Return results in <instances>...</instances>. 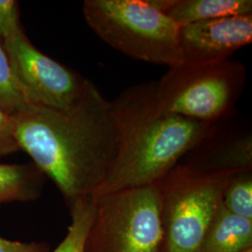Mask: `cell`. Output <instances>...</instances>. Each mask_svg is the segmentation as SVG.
<instances>
[{"label": "cell", "instance_id": "cell-1", "mask_svg": "<svg viewBox=\"0 0 252 252\" xmlns=\"http://www.w3.org/2000/svg\"><path fill=\"white\" fill-rule=\"evenodd\" d=\"M12 117L20 150L54 181L68 208L94 195L115 159L119 134L111 101L92 81L69 110L27 105Z\"/></svg>", "mask_w": 252, "mask_h": 252}, {"label": "cell", "instance_id": "cell-2", "mask_svg": "<svg viewBox=\"0 0 252 252\" xmlns=\"http://www.w3.org/2000/svg\"><path fill=\"white\" fill-rule=\"evenodd\" d=\"M119 134L115 159L94 195L157 183L214 135L207 125L162 109L155 82L132 86L111 101Z\"/></svg>", "mask_w": 252, "mask_h": 252}, {"label": "cell", "instance_id": "cell-3", "mask_svg": "<svg viewBox=\"0 0 252 252\" xmlns=\"http://www.w3.org/2000/svg\"><path fill=\"white\" fill-rule=\"evenodd\" d=\"M86 23L108 45L136 60L181 63L180 27L147 0H85Z\"/></svg>", "mask_w": 252, "mask_h": 252}, {"label": "cell", "instance_id": "cell-4", "mask_svg": "<svg viewBox=\"0 0 252 252\" xmlns=\"http://www.w3.org/2000/svg\"><path fill=\"white\" fill-rule=\"evenodd\" d=\"M93 196L95 211L84 252H160V181Z\"/></svg>", "mask_w": 252, "mask_h": 252}, {"label": "cell", "instance_id": "cell-5", "mask_svg": "<svg viewBox=\"0 0 252 252\" xmlns=\"http://www.w3.org/2000/svg\"><path fill=\"white\" fill-rule=\"evenodd\" d=\"M234 174L194 171L179 163L160 181V252H199Z\"/></svg>", "mask_w": 252, "mask_h": 252}, {"label": "cell", "instance_id": "cell-6", "mask_svg": "<svg viewBox=\"0 0 252 252\" xmlns=\"http://www.w3.org/2000/svg\"><path fill=\"white\" fill-rule=\"evenodd\" d=\"M247 79L243 63L225 60L180 63L155 82L158 105L164 110L207 125H219L234 111Z\"/></svg>", "mask_w": 252, "mask_h": 252}, {"label": "cell", "instance_id": "cell-7", "mask_svg": "<svg viewBox=\"0 0 252 252\" xmlns=\"http://www.w3.org/2000/svg\"><path fill=\"white\" fill-rule=\"evenodd\" d=\"M1 44L16 86L28 105L69 110L81 102L90 81L40 52L24 29Z\"/></svg>", "mask_w": 252, "mask_h": 252}, {"label": "cell", "instance_id": "cell-8", "mask_svg": "<svg viewBox=\"0 0 252 252\" xmlns=\"http://www.w3.org/2000/svg\"><path fill=\"white\" fill-rule=\"evenodd\" d=\"M252 41V14L203 21L180 27L182 64L199 65L228 60Z\"/></svg>", "mask_w": 252, "mask_h": 252}, {"label": "cell", "instance_id": "cell-9", "mask_svg": "<svg viewBox=\"0 0 252 252\" xmlns=\"http://www.w3.org/2000/svg\"><path fill=\"white\" fill-rule=\"evenodd\" d=\"M218 129L214 135L189 153H192L191 158L183 165L203 173H238L252 170L251 133L220 139L217 135Z\"/></svg>", "mask_w": 252, "mask_h": 252}, {"label": "cell", "instance_id": "cell-10", "mask_svg": "<svg viewBox=\"0 0 252 252\" xmlns=\"http://www.w3.org/2000/svg\"><path fill=\"white\" fill-rule=\"evenodd\" d=\"M252 249V220L230 212L222 202L199 252H244Z\"/></svg>", "mask_w": 252, "mask_h": 252}, {"label": "cell", "instance_id": "cell-11", "mask_svg": "<svg viewBox=\"0 0 252 252\" xmlns=\"http://www.w3.org/2000/svg\"><path fill=\"white\" fill-rule=\"evenodd\" d=\"M164 13L179 27L252 14V0H170Z\"/></svg>", "mask_w": 252, "mask_h": 252}, {"label": "cell", "instance_id": "cell-12", "mask_svg": "<svg viewBox=\"0 0 252 252\" xmlns=\"http://www.w3.org/2000/svg\"><path fill=\"white\" fill-rule=\"evenodd\" d=\"M44 181V174L33 162H0V207L8 203L30 202L39 198Z\"/></svg>", "mask_w": 252, "mask_h": 252}, {"label": "cell", "instance_id": "cell-13", "mask_svg": "<svg viewBox=\"0 0 252 252\" xmlns=\"http://www.w3.org/2000/svg\"><path fill=\"white\" fill-rule=\"evenodd\" d=\"M69 209L71 223L63 241L52 252H84L88 231L94 217L95 201L92 195L74 204Z\"/></svg>", "mask_w": 252, "mask_h": 252}, {"label": "cell", "instance_id": "cell-14", "mask_svg": "<svg viewBox=\"0 0 252 252\" xmlns=\"http://www.w3.org/2000/svg\"><path fill=\"white\" fill-rule=\"evenodd\" d=\"M221 202L230 212L252 220V170L234 174L226 185Z\"/></svg>", "mask_w": 252, "mask_h": 252}, {"label": "cell", "instance_id": "cell-15", "mask_svg": "<svg viewBox=\"0 0 252 252\" xmlns=\"http://www.w3.org/2000/svg\"><path fill=\"white\" fill-rule=\"evenodd\" d=\"M27 105L28 104L16 86L8 56L0 42V108L13 116Z\"/></svg>", "mask_w": 252, "mask_h": 252}, {"label": "cell", "instance_id": "cell-16", "mask_svg": "<svg viewBox=\"0 0 252 252\" xmlns=\"http://www.w3.org/2000/svg\"><path fill=\"white\" fill-rule=\"evenodd\" d=\"M23 30L17 1L0 0V42Z\"/></svg>", "mask_w": 252, "mask_h": 252}, {"label": "cell", "instance_id": "cell-17", "mask_svg": "<svg viewBox=\"0 0 252 252\" xmlns=\"http://www.w3.org/2000/svg\"><path fill=\"white\" fill-rule=\"evenodd\" d=\"M13 117L0 108V159L20 152Z\"/></svg>", "mask_w": 252, "mask_h": 252}, {"label": "cell", "instance_id": "cell-18", "mask_svg": "<svg viewBox=\"0 0 252 252\" xmlns=\"http://www.w3.org/2000/svg\"><path fill=\"white\" fill-rule=\"evenodd\" d=\"M46 242H21L9 240L0 235V252H50Z\"/></svg>", "mask_w": 252, "mask_h": 252}, {"label": "cell", "instance_id": "cell-19", "mask_svg": "<svg viewBox=\"0 0 252 252\" xmlns=\"http://www.w3.org/2000/svg\"><path fill=\"white\" fill-rule=\"evenodd\" d=\"M252 252V249H251V250H249V251H246V252Z\"/></svg>", "mask_w": 252, "mask_h": 252}]
</instances>
